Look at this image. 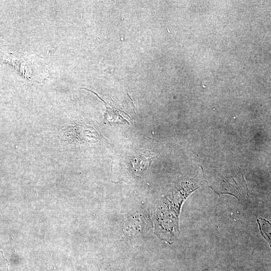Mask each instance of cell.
I'll list each match as a JSON object with an SVG mask.
<instances>
[{
  "instance_id": "obj_1",
  "label": "cell",
  "mask_w": 271,
  "mask_h": 271,
  "mask_svg": "<svg viewBox=\"0 0 271 271\" xmlns=\"http://www.w3.org/2000/svg\"><path fill=\"white\" fill-rule=\"evenodd\" d=\"M156 156H153L150 152L135 157L130 163L131 170L136 174H142L143 172L150 168V164Z\"/></svg>"
},
{
  "instance_id": "obj_3",
  "label": "cell",
  "mask_w": 271,
  "mask_h": 271,
  "mask_svg": "<svg viewBox=\"0 0 271 271\" xmlns=\"http://www.w3.org/2000/svg\"><path fill=\"white\" fill-rule=\"evenodd\" d=\"M9 263L4 257L3 251L0 250V271H9Z\"/></svg>"
},
{
  "instance_id": "obj_2",
  "label": "cell",
  "mask_w": 271,
  "mask_h": 271,
  "mask_svg": "<svg viewBox=\"0 0 271 271\" xmlns=\"http://www.w3.org/2000/svg\"><path fill=\"white\" fill-rule=\"evenodd\" d=\"M87 90H89L95 94H96L99 98L103 101L106 105V112H105L104 116V118L107 120L109 123H127L129 124V122L125 118H123L122 115L119 113V111H121L118 109L115 108L109 102H106L104 100L101 98L95 92L92 90H88L84 88Z\"/></svg>"
}]
</instances>
